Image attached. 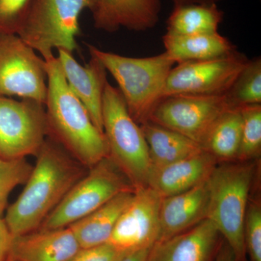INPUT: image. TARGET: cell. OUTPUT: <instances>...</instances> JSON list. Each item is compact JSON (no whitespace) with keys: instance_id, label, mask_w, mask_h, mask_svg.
<instances>
[{"instance_id":"1","label":"cell","mask_w":261,"mask_h":261,"mask_svg":"<svg viewBox=\"0 0 261 261\" xmlns=\"http://www.w3.org/2000/svg\"><path fill=\"white\" fill-rule=\"evenodd\" d=\"M36 157L35 166L23 191L8 207L4 218L13 236L39 229L88 171L48 137Z\"/></svg>"},{"instance_id":"2","label":"cell","mask_w":261,"mask_h":261,"mask_svg":"<svg viewBox=\"0 0 261 261\" xmlns=\"http://www.w3.org/2000/svg\"><path fill=\"white\" fill-rule=\"evenodd\" d=\"M44 61L47 73V137L84 167H92L108 157L104 134L95 126L87 110L70 90L58 58L53 56Z\"/></svg>"},{"instance_id":"3","label":"cell","mask_w":261,"mask_h":261,"mask_svg":"<svg viewBox=\"0 0 261 261\" xmlns=\"http://www.w3.org/2000/svg\"><path fill=\"white\" fill-rule=\"evenodd\" d=\"M89 54L104 65L118 84L128 113L139 125L149 121L163 98L165 86L175 63L166 53L146 58H130L101 50L87 44Z\"/></svg>"},{"instance_id":"4","label":"cell","mask_w":261,"mask_h":261,"mask_svg":"<svg viewBox=\"0 0 261 261\" xmlns=\"http://www.w3.org/2000/svg\"><path fill=\"white\" fill-rule=\"evenodd\" d=\"M254 170L252 163H225L216 166L207 180V219L224 236L237 261L246 260L244 224Z\"/></svg>"},{"instance_id":"5","label":"cell","mask_w":261,"mask_h":261,"mask_svg":"<svg viewBox=\"0 0 261 261\" xmlns=\"http://www.w3.org/2000/svg\"><path fill=\"white\" fill-rule=\"evenodd\" d=\"M102 128L108 159L134 188L147 187L152 163L145 136L128 113L119 89L108 82L103 94Z\"/></svg>"},{"instance_id":"6","label":"cell","mask_w":261,"mask_h":261,"mask_svg":"<svg viewBox=\"0 0 261 261\" xmlns=\"http://www.w3.org/2000/svg\"><path fill=\"white\" fill-rule=\"evenodd\" d=\"M98 3L99 0H32L17 35L44 60L54 56V49L73 54L79 49L81 13L85 10L94 13Z\"/></svg>"},{"instance_id":"7","label":"cell","mask_w":261,"mask_h":261,"mask_svg":"<svg viewBox=\"0 0 261 261\" xmlns=\"http://www.w3.org/2000/svg\"><path fill=\"white\" fill-rule=\"evenodd\" d=\"M133 190L126 176L106 158L88 168L39 229L68 227L121 192Z\"/></svg>"},{"instance_id":"8","label":"cell","mask_w":261,"mask_h":261,"mask_svg":"<svg viewBox=\"0 0 261 261\" xmlns=\"http://www.w3.org/2000/svg\"><path fill=\"white\" fill-rule=\"evenodd\" d=\"M46 62L17 34L0 33V97L17 96L45 105Z\"/></svg>"},{"instance_id":"9","label":"cell","mask_w":261,"mask_h":261,"mask_svg":"<svg viewBox=\"0 0 261 261\" xmlns=\"http://www.w3.org/2000/svg\"><path fill=\"white\" fill-rule=\"evenodd\" d=\"M47 138L45 105L0 97V159L37 156Z\"/></svg>"},{"instance_id":"10","label":"cell","mask_w":261,"mask_h":261,"mask_svg":"<svg viewBox=\"0 0 261 261\" xmlns=\"http://www.w3.org/2000/svg\"><path fill=\"white\" fill-rule=\"evenodd\" d=\"M248 61L245 55L237 50L216 59L177 64L168 75L163 98L224 95Z\"/></svg>"},{"instance_id":"11","label":"cell","mask_w":261,"mask_h":261,"mask_svg":"<svg viewBox=\"0 0 261 261\" xmlns=\"http://www.w3.org/2000/svg\"><path fill=\"white\" fill-rule=\"evenodd\" d=\"M228 108L224 95H174L163 98L149 121L174 130L197 143Z\"/></svg>"},{"instance_id":"12","label":"cell","mask_w":261,"mask_h":261,"mask_svg":"<svg viewBox=\"0 0 261 261\" xmlns=\"http://www.w3.org/2000/svg\"><path fill=\"white\" fill-rule=\"evenodd\" d=\"M161 200L150 187L135 189L108 243L126 253L153 247L159 239Z\"/></svg>"},{"instance_id":"13","label":"cell","mask_w":261,"mask_h":261,"mask_svg":"<svg viewBox=\"0 0 261 261\" xmlns=\"http://www.w3.org/2000/svg\"><path fill=\"white\" fill-rule=\"evenodd\" d=\"M58 59L68 87L88 111L95 126L103 132V94L107 80V70L93 55L89 63L80 65L72 53L58 49Z\"/></svg>"},{"instance_id":"14","label":"cell","mask_w":261,"mask_h":261,"mask_svg":"<svg viewBox=\"0 0 261 261\" xmlns=\"http://www.w3.org/2000/svg\"><path fill=\"white\" fill-rule=\"evenodd\" d=\"M81 247L70 227L13 236L11 261H70Z\"/></svg>"},{"instance_id":"15","label":"cell","mask_w":261,"mask_h":261,"mask_svg":"<svg viewBox=\"0 0 261 261\" xmlns=\"http://www.w3.org/2000/svg\"><path fill=\"white\" fill-rule=\"evenodd\" d=\"M207 180L191 190L162 198L157 243L184 232L207 219L209 203Z\"/></svg>"},{"instance_id":"16","label":"cell","mask_w":261,"mask_h":261,"mask_svg":"<svg viewBox=\"0 0 261 261\" xmlns=\"http://www.w3.org/2000/svg\"><path fill=\"white\" fill-rule=\"evenodd\" d=\"M217 162L214 156L202 150L167 166L152 168L147 187L162 198L177 195L207 181Z\"/></svg>"},{"instance_id":"17","label":"cell","mask_w":261,"mask_h":261,"mask_svg":"<svg viewBox=\"0 0 261 261\" xmlns=\"http://www.w3.org/2000/svg\"><path fill=\"white\" fill-rule=\"evenodd\" d=\"M161 11V0H99L92 16L94 27L104 32H145L157 25Z\"/></svg>"},{"instance_id":"18","label":"cell","mask_w":261,"mask_h":261,"mask_svg":"<svg viewBox=\"0 0 261 261\" xmlns=\"http://www.w3.org/2000/svg\"><path fill=\"white\" fill-rule=\"evenodd\" d=\"M219 234L210 220L204 219L190 229L155 244L149 261H210Z\"/></svg>"},{"instance_id":"19","label":"cell","mask_w":261,"mask_h":261,"mask_svg":"<svg viewBox=\"0 0 261 261\" xmlns=\"http://www.w3.org/2000/svg\"><path fill=\"white\" fill-rule=\"evenodd\" d=\"M134 191L135 190L121 192L94 212L68 226L81 248L98 246L109 242L117 221L132 200Z\"/></svg>"},{"instance_id":"20","label":"cell","mask_w":261,"mask_h":261,"mask_svg":"<svg viewBox=\"0 0 261 261\" xmlns=\"http://www.w3.org/2000/svg\"><path fill=\"white\" fill-rule=\"evenodd\" d=\"M163 42L165 53L175 64L216 59L237 51L229 39L219 32L190 36L171 35L166 33Z\"/></svg>"},{"instance_id":"21","label":"cell","mask_w":261,"mask_h":261,"mask_svg":"<svg viewBox=\"0 0 261 261\" xmlns=\"http://www.w3.org/2000/svg\"><path fill=\"white\" fill-rule=\"evenodd\" d=\"M147 142L152 168L162 167L204 150L185 136L151 121L140 125Z\"/></svg>"},{"instance_id":"22","label":"cell","mask_w":261,"mask_h":261,"mask_svg":"<svg viewBox=\"0 0 261 261\" xmlns=\"http://www.w3.org/2000/svg\"><path fill=\"white\" fill-rule=\"evenodd\" d=\"M217 4L174 6L166 23V34L190 36L216 34L224 18Z\"/></svg>"},{"instance_id":"23","label":"cell","mask_w":261,"mask_h":261,"mask_svg":"<svg viewBox=\"0 0 261 261\" xmlns=\"http://www.w3.org/2000/svg\"><path fill=\"white\" fill-rule=\"evenodd\" d=\"M243 117L238 108L228 109L215 121L201 144L218 161L237 160L241 140Z\"/></svg>"},{"instance_id":"24","label":"cell","mask_w":261,"mask_h":261,"mask_svg":"<svg viewBox=\"0 0 261 261\" xmlns=\"http://www.w3.org/2000/svg\"><path fill=\"white\" fill-rule=\"evenodd\" d=\"M230 109L261 105V58L249 60L227 92Z\"/></svg>"},{"instance_id":"25","label":"cell","mask_w":261,"mask_h":261,"mask_svg":"<svg viewBox=\"0 0 261 261\" xmlns=\"http://www.w3.org/2000/svg\"><path fill=\"white\" fill-rule=\"evenodd\" d=\"M242 123L241 140L237 160L248 162L258 157L261 151V105L240 108Z\"/></svg>"},{"instance_id":"26","label":"cell","mask_w":261,"mask_h":261,"mask_svg":"<svg viewBox=\"0 0 261 261\" xmlns=\"http://www.w3.org/2000/svg\"><path fill=\"white\" fill-rule=\"evenodd\" d=\"M33 166L27 159H0V216L6 209L10 194L18 185H25Z\"/></svg>"},{"instance_id":"27","label":"cell","mask_w":261,"mask_h":261,"mask_svg":"<svg viewBox=\"0 0 261 261\" xmlns=\"http://www.w3.org/2000/svg\"><path fill=\"white\" fill-rule=\"evenodd\" d=\"M244 243L250 261H261V208L257 202H251L247 206Z\"/></svg>"},{"instance_id":"28","label":"cell","mask_w":261,"mask_h":261,"mask_svg":"<svg viewBox=\"0 0 261 261\" xmlns=\"http://www.w3.org/2000/svg\"><path fill=\"white\" fill-rule=\"evenodd\" d=\"M32 0H0V33L18 34Z\"/></svg>"},{"instance_id":"29","label":"cell","mask_w":261,"mask_h":261,"mask_svg":"<svg viewBox=\"0 0 261 261\" xmlns=\"http://www.w3.org/2000/svg\"><path fill=\"white\" fill-rule=\"evenodd\" d=\"M126 252L110 243L88 248H81L70 261H119Z\"/></svg>"},{"instance_id":"30","label":"cell","mask_w":261,"mask_h":261,"mask_svg":"<svg viewBox=\"0 0 261 261\" xmlns=\"http://www.w3.org/2000/svg\"><path fill=\"white\" fill-rule=\"evenodd\" d=\"M13 238L4 218L0 216V261H11L10 252Z\"/></svg>"},{"instance_id":"31","label":"cell","mask_w":261,"mask_h":261,"mask_svg":"<svg viewBox=\"0 0 261 261\" xmlns=\"http://www.w3.org/2000/svg\"><path fill=\"white\" fill-rule=\"evenodd\" d=\"M152 247L129 252L119 261H149V254Z\"/></svg>"},{"instance_id":"32","label":"cell","mask_w":261,"mask_h":261,"mask_svg":"<svg viewBox=\"0 0 261 261\" xmlns=\"http://www.w3.org/2000/svg\"><path fill=\"white\" fill-rule=\"evenodd\" d=\"M214 261H237V260L232 250L226 243L220 247L219 250H218Z\"/></svg>"},{"instance_id":"33","label":"cell","mask_w":261,"mask_h":261,"mask_svg":"<svg viewBox=\"0 0 261 261\" xmlns=\"http://www.w3.org/2000/svg\"><path fill=\"white\" fill-rule=\"evenodd\" d=\"M174 6L190 4H218L224 0H171Z\"/></svg>"}]
</instances>
